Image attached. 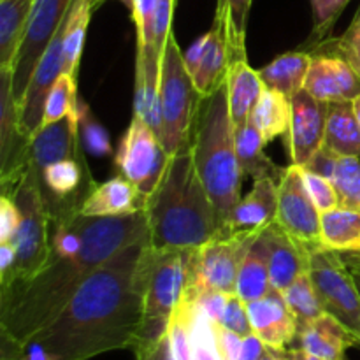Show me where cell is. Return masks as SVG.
I'll return each instance as SVG.
<instances>
[{
  "instance_id": "1",
  "label": "cell",
  "mask_w": 360,
  "mask_h": 360,
  "mask_svg": "<svg viewBox=\"0 0 360 360\" xmlns=\"http://www.w3.org/2000/svg\"><path fill=\"white\" fill-rule=\"evenodd\" d=\"M150 238L127 246L88 276L58 316L32 341L56 360L132 350L143 322L141 257Z\"/></svg>"
},
{
  "instance_id": "2",
  "label": "cell",
  "mask_w": 360,
  "mask_h": 360,
  "mask_svg": "<svg viewBox=\"0 0 360 360\" xmlns=\"http://www.w3.org/2000/svg\"><path fill=\"white\" fill-rule=\"evenodd\" d=\"M83 245L74 255L49 252L32 280L0 290L2 347L21 348L62 313L94 271L127 246L150 238L144 211L120 217L81 214Z\"/></svg>"
},
{
  "instance_id": "3",
  "label": "cell",
  "mask_w": 360,
  "mask_h": 360,
  "mask_svg": "<svg viewBox=\"0 0 360 360\" xmlns=\"http://www.w3.org/2000/svg\"><path fill=\"white\" fill-rule=\"evenodd\" d=\"M144 213L150 245L157 250H195L221 236L214 204L197 172L192 144L171 155Z\"/></svg>"
},
{
  "instance_id": "4",
  "label": "cell",
  "mask_w": 360,
  "mask_h": 360,
  "mask_svg": "<svg viewBox=\"0 0 360 360\" xmlns=\"http://www.w3.org/2000/svg\"><path fill=\"white\" fill-rule=\"evenodd\" d=\"M192 153L197 172L218 213L221 236H225L232 213L241 200L245 178L236 151V129L229 109L227 81L200 98L193 125Z\"/></svg>"
},
{
  "instance_id": "5",
  "label": "cell",
  "mask_w": 360,
  "mask_h": 360,
  "mask_svg": "<svg viewBox=\"0 0 360 360\" xmlns=\"http://www.w3.org/2000/svg\"><path fill=\"white\" fill-rule=\"evenodd\" d=\"M190 250H157L148 243L141 257L143 322L134 343L136 360H144L167 334L172 315L188 285Z\"/></svg>"
},
{
  "instance_id": "6",
  "label": "cell",
  "mask_w": 360,
  "mask_h": 360,
  "mask_svg": "<svg viewBox=\"0 0 360 360\" xmlns=\"http://www.w3.org/2000/svg\"><path fill=\"white\" fill-rule=\"evenodd\" d=\"M18 210H20V227L14 236L16 264L6 280H0V290L13 285L32 280L44 267L49 259V218L48 206L42 197L41 183L35 169L28 162L25 174L11 192Z\"/></svg>"
},
{
  "instance_id": "7",
  "label": "cell",
  "mask_w": 360,
  "mask_h": 360,
  "mask_svg": "<svg viewBox=\"0 0 360 360\" xmlns=\"http://www.w3.org/2000/svg\"><path fill=\"white\" fill-rule=\"evenodd\" d=\"M200 98L174 34H171L160 62L162 144L169 157L192 144Z\"/></svg>"
},
{
  "instance_id": "8",
  "label": "cell",
  "mask_w": 360,
  "mask_h": 360,
  "mask_svg": "<svg viewBox=\"0 0 360 360\" xmlns=\"http://www.w3.org/2000/svg\"><path fill=\"white\" fill-rule=\"evenodd\" d=\"M259 234L217 236L206 245L190 250L188 285L183 294L195 299L204 292L236 294L239 267Z\"/></svg>"
},
{
  "instance_id": "9",
  "label": "cell",
  "mask_w": 360,
  "mask_h": 360,
  "mask_svg": "<svg viewBox=\"0 0 360 360\" xmlns=\"http://www.w3.org/2000/svg\"><path fill=\"white\" fill-rule=\"evenodd\" d=\"M309 274L327 313L336 316L359 341L360 294L341 253L320 248L309 253Z\"/></svg>"
},
{
  "instance_id": "10",
  "label": "cell",
  "mask_w": 360,
  "mask_h": 360,
  "mask_svg": "<svg viewBox=\"0 0 360 360\" xmlns=\"http://www.w3.org/2000/svg\"><path fill=\"white\" fill-rule=\"evenodd\" d=\"M169 158L171 157L151 127L134 115L115 155L120 176L129 179L143 195L150 197L164 176Z\"/></svg>"
},
{
  "instance_id": "11",
  "label": "cell",
  "mask_w": 360,
  "mask_h": 360,
  "mask_svg": "<svg viewBox=\"0 0 360 360\" xmlns=\"http://www.w3.org/2000/svg\"><path fill=\"white\" fill-rule=\"evenodd\" d=\"M72 0H35L34 9L28 18L21 44L18 48L16 58L13 63V97L18 108L21 109L28 83L37 67L39 60L48 49L58 32L60 25L65 20Z\"/></svg>"
},
{
  "instance_id": "12",
  "label": "cell",
  "mask_w": 360,
  "mask_h": 360,
  "mask_svg": "<svg viewBox=\"0 0 360 360\" xmlns=\"http://www.w3.org/2000/svg\"><path fill=\"white\" fill-rule=\"evenodd\" d=\"M320 213L302 181L301 169L290 164L278 181L276 224L309 253L323 248L320 241Z\"/></svg>"
},
{
  "instance_id": "13",
  "label": "cell",
  "mask_w": 360,
  "mask_h": 360,
  "mask_svg": "<svg viewBox=\"0 0 360 360\" xmlns=\"http://www.w3.org/2000/svg\"><path fill=\"white\" fill-rule=\"evenodd\" d=\"M30 162V137L23 132L13 97V70L0 69V183L2 193L20 183Z\"/></svg>"
},
{
  "instance_id": "14",
  "label": "cell",
  "mask_w": 360,
  "mask_h": 360,
  "mask_svg": "<svg viewBox=\"0 0 360 360\" xmlns=\"http://www.w3.org/2000/svg\"><path fill=\"white\" fill-rule=\"evenodd\" d=\"M290 105L292 118L287 134L288 155L294 165L308 167L323 148L329 104L301 90L292 97Z\"/></svg>"
},
{
  "instance_id": "15",
  "label": "cell",
  "mask_w": 360,
  "mask_h": 360,
  "mask_svg": "<svg viewBox=\"0 0 360 360\" xmlns=\"http://www.w3.org/2000/svg\"><path fill=\"white\" fill-rule=\"evenodd\" d=\"M63 74V21L53 41L49 42L48 49L39 60L34 74L28 83L27 94H25L23 104L20 109L21 129L28 137H34L42 127V116H44L46 98L49 90Z\"/></svg>"
},
{
  "instance_id": "16",
  "label": "cell",
  "mask_w": 360,
  "mask_h": 360,
  "mask_svg": "<svg viewBox=\"0 0 360 360\" xmlns=\"http://www.w3.org/2000/svg\"><path fill=\"white\" fill-rule=\"evenodd\" d=\"M246 309L253 334H257L271 352L283 354L297 341L299 322L278 290H271L266 297L246 302Z\"/></svg>"
},
{
  "instance_id": "17",
  "label": "cell",
  "mask_w": 360,
  "mask_h": 360,
  "mask_svg": "<svg viewBox=\"0 0 360 360\" xmlns=\"http://www.w3.org/2000/svg\"><path fill=\"white\" fill-rule=\"evenodd\" d=\"M304 90L319 101L354 102L360 95V76L334 55H315L306 74Z\"/></svg>"
},
{
  "instance_id": "18",
  "label": "cell",
  "mask_w": 360,
  "mask_h": 360,
  "mask_svg": "<svg viewBox=\"0 0 360 360\" xmlns=\"http://www.w3.org/2000/svg\"><path fill=\"white\" fill-rule=\"evenodd\" d=\"M262 236L267 248L271 287L283 292L302 273L309 271V252L294 241L276 221L262 231Z\"/></svg>"
},
{
  "instance_id": "19",
  "label": "cell",
  "mask_w": 360,
  "mask_h": 360,
  "mask_svg": "<svg viewBox=\"0 0 360 360\" xmlns=\"http://www.w3.org/2000/svg\"><path fill=\"white\" fill-rule=\"evenodd\" d=\"M83 153L77 130V112L42 127L30 139V165L37 174L46 165L77 158Z\"/></svg>"
},
{
  "instance_id": "20",
  "label": "cell",
  "mask_w": 360,
  "mask_h": 360,
  "mask_svg": "<svg viewBox=\"0 0 360 360\" xmlns=\"http://www.w3.org/2000/svg\"><path fill=\"white\" fill-rule=\"evenodd\" d=\"M276 214L278 181L274 178H259L252 192L236 206L227 234H260L276 221Z\"/></svg>"
},
{
  "instance_id": "21",
  "label": "cell",
  "mask_w": 360,
  "mask_h": 360,
  "mask_svg": "<svg viewBox=\"0 0 360 360\" xmlns=\"http://www.w3.org/2000/svg\"><path fill=\"white\" fill-rule=\"evenodd\" d=\"M146 199L148 197L143 195L129 179L115 176L101 185H95L84 197L77 213L84 217H120L139 213L146 207Z\"/></svg>"
},
{
  "instance_id": "22",
  "label": "cell",
  "mask_w": 360,
  "mask_h": 360,
  "mask_svg": "<svg viewBox=\"0 0 360 360\" xmlns=\"http://www.w3.org/2000/svg\"><path fill=\"white\" fill-rule=\"evenodd\" d=\"M297 347L323 360H343L348 348L359 347V341L336 316L326 311L299 326Z\"/></svg>"
},
{
  "instance_id": "23",
  "label": "cell",
  "mask_w": 360,
  "mask_h": 360,
  "mask_svg": "<svg viewBox=\"0 0 360 360\" xmlns=\"http://www.w3.org/2000/svg\"><path fill=\"white\" fill-rule=\"evenodd\" d=\"M306 169L319 172L333 181L340 206L360 211V158L341 157L322 148Z\"/></svg>"
},
{
  "instance_id": "24",
  "label": "cell",
  "mask_w": 360,
  "mask_h": 360,
  "mask_svg": "<svg viewBox=\"0 0 360 360\" xmlns=\"http://www.w3.org/2000/svg\"><path fill=\"white\" fill-rule=\"evenodd\" d=\"M225 81H227L232 123H234V129H239L250 122L253 108L262 95L264 83L259 72L248 65V58L231 62Z\"/></svg>"
},
{
  "instance_id": "25",
  "label": "cell",
  "mask_w": 360,
  "mask_h": 360,
  "mask_svg": "<svg viewBox=\"0 0 360 360\" xmlns=\"http://www.w3.org/2000/svg\"><path fill=\"white\" fill-rule=\"evenodd\" d=\"M320 241L326 250L341 255H360V211L334 207L320 217Z\"/></svg>"
},
{
  "instance_id": "26",
  "label": "cell",
  "mask_w": 360,
  "mask_h": 360,
  "mask_svg": "<svg viewBox=\"0 0 360 360\" xmlns=\"http://www.w3.org/2000/svg\"><path fill=\"white\" fill-rule=\"evenodd\" d=\"M311 58L313 56L309 53L295 49V51L276 56L273 62L264 65L257 72H259L264 86L280 91L292 101L295 94L304 90L306 74H308Z\"/></svg>"
},
{
  "instance_id": "27",
  "label": "cell",
  "mask_w": 360,
  "mask_h": 360,
  "mask_svg": "<svg viewBox=\"0 0 360 360\" xmlns=\"http://www.w3.org/2000/svg\"><path fill=\"white\" fill-rule=\"evenodd\" d=\"M323 148L341 157L360 158V123L354 102H333L327 115Z\"/></svg>"
},
{
  "instance_id": "28",
  "label": "cell",
  "mask_w": 360,
  "mask_h": 360,
  "mask_svg": "<svg viewBox=\"0 0 360 360\" xmlns=\"http://www.w3.org/2000/svg\"><path fill=\"white\" fill-rule=\"evenodd\" d=\"M188 327L190 360H224L218 345L217 322L206 313L199 302L183 297L179 302Z\"/></svg>"
},
{
  "instance_id": "29",
  "label": "cell",
  "mask_w": 360,
  "mask_h": 360,
  "mask_svg": "<svg viewBox=\"0 0 360 360\" xmlns=\"http://www.w3.org/2000/svg\"><path fill=\"white\" fill-rule=\"evenodd\" d=\"M271 290H273V287H271L269 278L267 248L262 232H260L248 248L241 267H239L236 294L245 302H252L260 297H266Z\"/></svg>"
},
{
  "instance_id": "30",
  "label": "cell",
  "mask_w": 360,
  "mask_h": 360,
  "mask_svg": "<svg viewBox=\"0 0 360 360\" xmlns=\"http://www.w3.org/2000/svg\"><path fill=\"white\" fill-rule=\"evenodd\" d=\"M35 0H0V69H13Z\"/></svg>"
},
{
  "instance_id": "31",
  "label": "cell",
  "mask_w": 360,
  "mask_h": 360,
  "mask_svg": "<svg viewBox=\"0 0 360 360\" xmlns=\"http://www.w3.org/2000/svg\"><path fill=\"white\" fill-rule=\"evenodd\" d=\"M264 146L266 143L252 120L246 125L236 129V151L243 174L253 176V179L274 178L280 181L285 169H280L269 157H266Z\"/></svg>"
},
{
  "instance_id": "32",
  "label": "cell",
  "mask_w": 360,
  "mask_h": 360,
  "mask_svg": "<svg viewBox=\"0 0 360 360\" xmlns=\"http://www.w3.org/2000/svg\"><path fill=\"white\" fill-rule=\"evenodd\" d=\"M94 11L91 0H72L63 20V74H70L76 79Z\"/></svg>"
},
{
  "instance_id": "33",
  "label": "cell",
  "mask_w": 360,
  "mask_h": 360,
  "mask_svg": "<svg viewBox=\"0 0 360 360\" xmlns=\"http://www.w3.org/2000/svg\"><path fill=\"white\" fill-rule=\"evenodd\" d=\"M290 118V98H287L280 91L264 86L262 95H260L259 102L255 104L252 116H250L252 123L262 136L264 143L267 144L276 139V137L287 136Z\"/></svg>"
},
{
  "instance_id": "34",
  "label": "cell",
  "mask_w": 360,
  "mask_h": 360,
  "mask_svg": "<svg viewBox=\"0 0 360 360\" xmlns=\"http://www.w3.org/2000/svg\"><path fill=\"white\" fill-rule=\"evenodd\" d=\"M211 32H213V39H211L210 48L204 55L199 70L192 77L200 97L210 95L218 84L224 83L229 65H231V49H229L224 30L217 21H213Z\"/></svg>"
},
{
  "instance_id": "35",
  "label": "cell",
  "mask_w": 360,
  "mask_h": 360,
  "mask_svg": "<svg viewBox=\"0 0 360 360\" xmlns=\"http://www.w3.org/2000/svg\"><path fill=\"white\" fill-rule=\"evenodd\" d=\"M253 0H217L214 21L224 30L231 49V62L246 58V28Z\"/></svg>"
},
{
  "instance_id": "36",
  "label": "cell",
  "mask_w": 360,
  "mask_h": 360,
  "mask_svg": "<svg viewBox=\"0 0 360 360\" xmlns=\"http://www.w3.org/2000/svg\"><path fill=\"white\" fill-rule=\"evenodd\" d=\"M280 294L283 295L285 302H287L290 311L297 319L299 326L311 322V320L319 319L320 315L326 313V308H323L322 299H320L319 292H316L309 271L302 273L290 287L285 288Z\"/></svg>"
},
{
  "instance_id": "37",
  "label": "cell",
  "mask_w": 360,
  "mask_h": 360,
  "mask_svg": "<svg viewBox=\"0 0 360 360\" xmlns=\"http://www.w3.org/2000/svg\"><path fill=\"white\" fill-rule=\"evenodd\" d=\"M77 130H79L81 148L86 155L95 158H105L112 155L111 141L108 130L91 112L88 102H77Z\"/></svg>"
},
{
  "instance_id": "38",
  "label": "cell",
  "mask_w": 360,
  "mask_h": 360,
  "mask_svg": "<svg viewBox=\"0 0 360 360\" xmlns=\"http://www.w3.org/2000/svg\"><path fill=\"white\" fill-rule=\"evenodd\" d=\"M77 79L70 74H62L49 90L42 116V127L60 122L69 115L77 112ZM41 127V129H42Z\"/></svg>"
},
{
  "instance_id": "39",
  "label": "cell",
  "mask_w": 360,
  "mask_h": 360,
  "mask_svg": "<svg viewBox=\"0 0 360 360\" xmlns=\"http://www.w3.org/2000/svg\"><path fill=\"white\" fill-rule=\"evenodd\" d=\"M313 11V32L299 49L311 55L313 49L330 39L334 25L347 9L350 0H309Z\"/></svg>"
},
{
  "instance_id": "40",
  "label": "cell",
  "mask_w": 360,
  "mask_h": 360,
  "mask_svg": "<svg viewBox=\"0 0 360 360\" xmlns=\"http://www.w3.org/2000/svg\"><path fill=\"white\" fill-rule=\"evenodd\" d=\"M315 55H334L343 58L360 76V6L347 30L340 37H330L311 51Z\"/></svg>"
},
{
  "instance_id": "41",
  "label": "cell",
  "mask_w": 360,
  "mask_h": 360,
  "mask_svg": "<svg viewBox=\"0 0 360 360\" xmlns=\"http://www.w3.org/2000/svg\"><path fill=\"white\" fill-rule=\"evenodd\" d=\"M301 169V176L302 181H304L306 190H308L309 197L313 199L315 206L320 210V213L330 211L334 210V207H340V197H338L336 188H334L333 181H330L329 178L311 171V169Z\"/></svg>"
},
{
  "instance_id": "42",
  "label": "cell",
  "mask_w": 360,
  "mask_h": 360,
  "mask_svg": "<svg viewBox=\"0 0 360 360\" xmlns=\"http://www.w3.org/2000/svg\"><path fill=\"white\" fill-rule=\"evenodd\" d=\"M176 0H157V9H155L153 21V49L162 58L165 44L169 41V35L172 34V16H174Z\"/></svg>"
},
{
  "instance_id": "43",
  "label": "cell",
  "mask_w": 360,
  "mask_h": 360,
  "mask_svg": "<svg viewBox=\"0 0 360 360\" xmlns=\"http://www.w3.org/2000/svg\"><path fill=\"white\" fill-rule=\"evenodd\" d=\"M218 323L224 326L225 329L234 330V333L239 334V336H248V334L253 333L252 326H250L246 302L243 301L238 294L229 295L227 306H225V311Z\"/></svg>"
},
{
  "instance_id": "44",
  "label": "cell",
  "mask_w": 360,
  "mask_h": 360,
  "mask_svg": "<svg viewBox=\"0 0 360 360\" xmlns=\"http://www.w3.org/2000/svg\"><path fill=\"white\" fill-rule=\"evenodd\" d=\"M20 227V210L13 195H0V243H13Z\"/></svg>"
},
{
  "instance_id": "45",
  "label": "cell",
  "mask_w": 360,
  "mask_h": 360,
  "mask_svg": "<svg viewBox=\"0 0 360 360\" xmlns=\"http://www.w3.org/2000/svg\"><path fill=\"white\" fill-rule=\"evenodd\" d=\"M211 39H213V32H206L204 35H200L185 53H183V58H185V65L188 69L190 76H195V72L199 70L200 63H202L204 55H206L207 48L211 44Z\"/></svg>"
},
{
  "instance_id": "46",
  "label": "cell",
  "mask_w": 360,
  "mask_h": 360,
  "mask_svg": "<svg viewBox=\"0 0 360 360\" xmlns=\"http://www.w3.org/2000/svg\"><path fill=\"white\" fill-rule=\"evenodd\" d=\"M217 334H218V345H220V352L224 360H239L243 347V336L236 334L234 330L225 329L224 326L217 323Z\"/></svg>"
},
{
  "instance_id": "47",
  "label": "cell",
  "mask_w": 360,
  "mask_h": 360,
  "mask_svg": "<svg viewBox=\"0 0 360 360\" xmlns=\"http://www.w3.org/2000/svg\"><path fill=\"white\" fill-rule=\"evenodd\" d=\"M267 354H269V348L262 343V340L257 334L252 333L248 336H243V347L239 360H262Z\"/></svg>"
},
{
  "instance_id": "48",
  "label": "cell",
  "mask_w": 360,
  "mask_h": 360,
  "mask_svg": "<svg viewBox=\"0 0 360 360\" xmlns=\"http://www.w3.org/2000/svg\"><path fill=\"white\" fill-rule=\"evenodd\" d=\"M16 264V248L13 243H0V280H6Z\"/></svg>"
},
{
  "instance_id": "49",
  "label": "cell",
  "mask_w": 360,
  "mask_h": 360,
  "mask_svg": "<svg viewBox=\"0 0 360 360\" xmlns=\"http://www.w3.org/2000/svg\"><path fill=\"white\" fill-rule=\"evenodd\" d=\"M144 360H176L174 354H172V350H171V343H169L167 334L162 338L160 343H158L157 347L150 352V355H148Z\"/></svg>"
},
{
  "instance_id": "50",
  "label": "cell",
  "mask_w": 360,
  "mask_h": 360,
  "mask_svg": "<svg viewBox=\"0 0 360 360\" xmlns=\"http://www.w3.org/2000/svg\"><path fill=\"white\" fill-rule=\"evenodd\" d=\"M285 357H288L290 360H323L320 357H315V355L308 354V352L301 350V348H288L287 352H283Z\"/></svg>"
},
{
  "instance_id": "51",
  "label": "cell",
  "mask_w": 360,
  "mask_h": 360,
  "mask_svg": "<svg viewBox=\"0 0 360 360\" xmlns=\"http://www.w3.org/2000/svg\"><path fill=\"white\" fill-rule=\"evenodd\" d=\"M345 260H347L348 267H350V273H352V276H354V281H355V285H357L359 294H360V259H357V257L347 255L345 257Z\"/></svg>"
},
{
  "instance_id": "52",
  "label": "cell",
  "mask_w": 360,
  "mask_h": 360,
  "mask_svg": "<svg viewBox=\"0 0 360 360\" xmlns=\"http://www.w3.org/2000/svg\"><path fill=\"white\" fill-rule=\"evenodd\" d=\"M354 109H355V115H357V120L360 123V95L354 101Z\"/></svg>"
},
{
  "instance_id": "53",
  "label": "cell",
  "mask_w": 360,
  "mask_h": 360,
  "mask_svg": "<svg viewBox=\"0 0 360 360\" xmlns=\"http://www.w3.org/2000/svg\"><path fill=\"white\" fill-rule=\"evenodd\" d=\"M120 2H122L123 6H127V7H129L130 11H132V4H134V0H120Z\"/></svg>"
},
{
  "instance_id": "54",
  "label": "cell",
  "mask_w": 360,
  "mask_h": 360,
  "mask_svg": "<svg viewBox=\"0 0 360 360\" xmlns=\"http://www.w3.org/2000/svg\"><path fill=\"white\" fill-rule=\"evenodd\" d=\"M104 4V0H91V6H94V9H97L98 6H102Z\"/></svg>"
},
{
  "instance_id": "55",
  "label": "cell",
  "mask_w": 360,
  "mask_h": 360,
  "mask_svg": "<svg viewBox=\"0 0 360 360\" xmlns=\"http://www.w3.org/2000/svg\"><path fill=\"white\" fill-rule=\"evenodd\" d=\"M262 360H273V352H271V350H269V354H267V355H266V357H264Z\"/></svg>"
},
{
  "instance_id": "56",
  "label": "cell",
  "mask_w": 360,
  "mask_h": 360,
  "mask_svg": "<svg viewBox=\"0 0 360 360\" xmlns=\"http://www.w3.org/2000/svg\"><path fill=\"white\" fill-rule=\"evenodd\" d=\"M357 259H360V255H359V257H357Z\"/></svg>"
},
{
  "instance_id": "57",
  "label": "cell",
  "mask_w": 360,
  "mask_h": 360,
  "mask_svg": "<svg viewBox=\"0 0 360 360\" xmlns=\"http://www.w3.org/2000/svg\"><path fill=\"white\" fill-rule=\"evenodd\" d=\"M343 360H348V359H343Z\"/></svg>"
}]
</instances>
